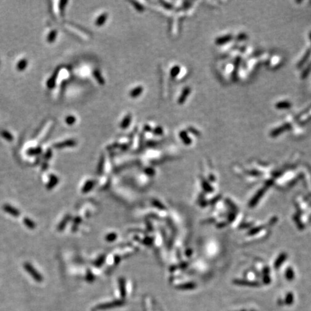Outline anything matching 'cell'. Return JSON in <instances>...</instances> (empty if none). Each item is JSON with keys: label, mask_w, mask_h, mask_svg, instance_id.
Masks as SVG:
<instances>
[{"label": "cell", "mask_w": 311, "mask_h": 311, "mask_svg": "<svg viewBox=\"0 0 311 311\" xmlns=\"http://www.w3.org/2000/svg\"><path fill=\"white\" fill-rule=\"evenodd\" d=\"M24 267H25L27 272H28L35 280L38 282H40L43 281V277L41 276V274L38 273L35 268H34V267L32 266V264L27 262V263L24 264Z\"/></svg>", "instance_id": "cell-1"}, {"label": "cell", "mask_w": 311, "mask_h": 311, "mask_svg": "<svg viewBox=\"0 0 311 311\" xmlns=\"http://www.w3.org/2000/svg\"><path fill=\"white\" fill-rule=\"evenodd\" d=\"M3 210L6 213H9V215L14 216V217H19L20 215V212H19V210L9 205H4L3 206Z\"/></svg>", "instance_id": "cell-2"}, {"label": "cell", "mask_w": 311, "mask_h": 311, "mask_svg": "<svg viewBox=\"0 0 311 311\" xmlns=\"http://www.w3.org/2000/svg\"><path fill=\"white\" fill-rule=\"evenodd\" d=\"M122 304H123V303L121 302V301H115V302H113V303H106V304L99 305L98 308L99 309H109V308L120 306Z\"/></svg>", "instance_id": "cell-3"}, {"label": "cell", "mask_w": 311, "mask_h": 311, "mask_svg": "<svg viewBox=\"0 0 311 311\" xmlns=\"http://www.w3.org/2000/svg\"><path fill=\"white\" fill-rule=\"evenodd\" d=\"M23 223H24V224L25 225V226L27 228H30V229H34V228H35L36 227V225H35V223L33 222V220H31L30 218H25L23 219Z\"/></svg>", "instance_id": "cell-4"}, {"label": "cell", "mask_w": 311, "mask_h": 311, "mask_svg": "<svg viewBox=\"0 0 311 311\" xmlns=\"http://www.w3.org/2000/svg\"><path fill=\"white\" fill-rule=\"evenodd\" d=\"M57 182H58V179H57L56 177H54V176H52L51 179H50V182H49V184H48V187H47L48 189L53 188V187H54L55 184L57 183Z\"/></svg>", "instance_id": "cell-5"}, {"label": "cell", "mask_w": 311, "mask_h": 311, "mask_svg": "<svg viewBox=\"0 0 311 311\" xmlns=\"http://www.w3.org/2000/svg\"><path fill=\"white\" fill-rule=\"evenodd\" d=\"M40 152H41V150H40L39 149L38 150L35 149V150H30V151L28 152V154H30V155H36V154H38Z\"/></svg>", "instance_id": "cell-6"}]
</instances>
